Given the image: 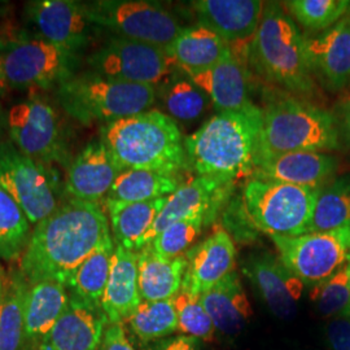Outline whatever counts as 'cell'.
<instances>
[{"label":"cell","mask_w":350,"mask_h":350,"mask_svg":"<svg viewBox=\"0 0 350 350\" xmlns=\"http://www.w3.org/2000/svg\"><path fill=\"white\" fill-rule=\"evenodd\" d=\"M109 239L111 225L100 204L72 199L36 226L20 271L29 286L43 280L66 286L75 270Z\"/></svg>","instance_id":"1"},{"label":"cell","mask_w":350,"mask_h":350,"mask_svg":"<svg viewBox=\"0 0 350 350\" xmlns=\"http://www.w3.org/2000/svg\"><path fill=\"white\" fill-rule=\"evenodd\" d=\"M262 109L221 112L185 139L187 163L198 175L228 180L252 176L260 147Z\"/></svg>","instance_id":"2"},{"label":"cell","mask_w":350,"mask_h":350,"mask_svg":"<svg viewBox=\"0 0 350 350\" xmlns=\"http://www.w3.org/2000/svg\"><path fill=\"white\" fill-rule=\"evenodd\" d=\"M101 140L122 172L138 169L178 174L188 166L179 126L156 109L107 124Z\"/></svg>","instance_id":"3"},{"label":"cell","mask_w":350,"mask_h":350,"mask_svg":"<svg viewBox=\"0 0 350 350\" xmlns=\"http://www.w3.org/2000/svg\"><path fill=\"white\" fill-rule=\"evenodd\" d=\"M250 55L258 72L270 82L300 95L313 91L305 38L282 5L276 3L263 5L261 23Z\"/></svg>","instance_id":"4"},{"label":"cell","mask_w":350,"mask_h":350,"mask_svg":"<svg viewBox=\"0 0 350 350\" xmlns=\"http://www.w3.org/2000/svg\"><path fill=\"white\" fill-rule=\"evenodd\" d=\"M64 109L82 124L114 121L146 112L156 100L152 85L131 83L88 72L72 75L59 88Z\"/></svg>","instance_id":"5"},{"label":"cell","mask_w":350,"mask_h":350,"mask_svg":"<svg viewBox=\"0 0 350 350\" xmlns=\"http://www.w3.org/2000/svg\"><path fill=\"white\" fill-rule=\"evenodd\" d=\"M338 146L335 120L325 111L293 98L273 101L262 109L257 159L301 150H335Z\"/></svg>","instance_id":"6"},{"label":"cell","mask_w":350,"mask_h":350,"mask_svg":"<svg viewBox=\"0 0 350 350\" xmlns=\"http://www.w3.org/2000/svg\"><path fill=\"white\" fill-rule=\"evenodd\" d=\"M321 189L250 178L244 185L243 201L257 231L293 238L309 234Z\"/></svg>","instance_id":"7"},{"label":"cell","mask_w":350,"mask_h":350,"mask_svg":"<svg viewBox=\"0 0 350 350\" xmlns=\"http://www.w3.org/2000/svg\"><path fill=\"white\" fill-rule=\"evenodd\" d=\"M91 24L108 29L116 37L169 50L182 26L160 4L143 0H99L82 3Z\"/></svg>","instance_id":"8"},{"label":"cell","mask_w":350,"mask_h":350,"mask_svg":"<svg viewBox=\"0 0 350 350\" xmlns=\"http://www.w3.org/2000/svg\"><path fill=\"white\" fill-rule=\"evenodd\" d=\"M5 82L17 88H47L75 75V55L42 38H0Z\"/></svg>","instance_id":"9"},{"label":"cell","mask_w":350,"mask_h":350,"mask_svg":"<svg viewBox=\"0 0 350 350\" xmlns=\"http://www.w3.org/2000/svg\"><path fill=\"white\" fill-rule=\"evenodd\" d=\"M280 261L304 284L314 286L334 275L350 260V226L301 237H270Z\"/></svg>","instance_id":"10"},{"label":"cell","mask_w":350,"mask_h":350,"mask_svg":"<svg viewBox=\"0 0 350 350\" xmlns=\"http://www.w3.org/2000/svg\"><path fill=\"white\" fill-rule=\"evenodd\" d=\"M88 63L92 73L152 86L172 75L176 68L169 50L118 37L109 39L94 52Z\"/></svg>","instance_id":"11"},{"label":"cell","mask_w":350,"mask_h":350,"mask_svg":"<svg viewBox=\"0 0 350 350\" xmlns=\"http://www.w3.org/2000/svg\"><path fill=\"white\" fill-rule=\"evenodd\" d=\"M0 188L21 206L33 225L37 226L57 208L40 163L8 143L0 146Z\"/></svg>","instance_id":"12"},{"label":"cell","mask_w":350,"mask_h":350,"mask_svg":"<svg viewBox=\"0 0 350 350\" xmlns=\"http://www.w3.org/2000/svg\"><path fill=\"white\" fill-rule=\"evenodd\" d=\"M234 186V180L218 176L198 175L172 193L156 217L148 232L140 239L137 250H140L154 240L167 226L189 217L205 214L212 222L221 205L227 200Z\"/></svg>","instance_id":"13"},{"label":"cell","mask_w":350,"mask_h":350,"mask_svg":"<svg viewBox=\"0 0 350 350\" xmlns=\"http://www.w3.org/2000/svg\"><path fill=\"white\" fill-rule=\"evenodd\" d=\"M8 126L17 150L34 161L62 159V127L55 109L47 103L30 100L14 105Z\"/></svg>","instance_id":"14"},{"label":"cell","mask_w":350,"mask_h":350,"mask_svg":"<svg viewBox=\"0 0 350 350\" xmlns=\"http://www.w3.org/2000/svg\"><path fill=\"white\" fill-rule=\"evenodd\" d=\"M191 4L201 25L222 38L230 50L241 60H247L250 46L261 23L262 1L199 0Z\"/></svg>","instance_id":"15"},{"label":"cell","mask_w":350,"mask_h":350,"mask_svg":"<svg viewBox=\"0 0 350 350\" xmlns=\"http://www.w3.org/2000/svg\"><path fill=\"white\" fill-rule=\"evenodd\" d=\"M26 12L42 39L59 50L75 55L85 49L92 25L82 3L70 0H37L27 3Z\"/></svg>","instance_id":"16"},{"label":"cell","mask_w":350,"mask_h":350,"mask_svg":"<svg viewBox=\"0 0 350 350\" xmlns=\"http://www.w3.org/2000/svg\"><path fill=\"white\" fill-rule=\"evenodd\" d=\"M243 270L278 319L292 321L296 317L305 284L280 258L270 253H257L250 256Z\"/></svg>","instance_id":"17"},{"label":"cell","mask_w":350,"mask_h":350,"mask_svg":"<svg viewBox=\"0 0 350 350\" xmlns=\"http://www.w3.org/2000/svg\"><path fill=\"white\" fill-rule=\"evenodd\" d=\"M109 321L101 306L69 293L68 305L39 350H99Z\"/></svg>","instance_id":"18"},{"label":"cell","mask_w":350,"mask_h":350,"mask_svg":"<svg viewBox=\"0 0 350 350\" xmlns=\"http://www.w3.org/2000/svg\"><path fill=\"white\" fill-rule=\"evenodd\" d=\"M335 170L334 157L323 152L301 150L258 157L250 178L321 189Z\"/></svg>","instance_id":"19"},{"label":"cell","mask_w":350,"mask_h":350,"mask_svg":"<svg viewBox=\"0 0 350 350\" xmlns=\"http://www.w3.org/2000/svg\"><path fill=\"white\" fill-rule=\"evenodd\" d=\"M186 258L187 271L182 288L200 297L234 271L237 248L231 235L217 228L209 238L188 250Z\"/></svg>","instance_id":"20"},{"label":"cell","mask_w":350,"mask_h":350,"mask_svg":"<svg viewBox=\"0 0 350 350\" xmlns=\"http://www.w3.org/2000/svg\"><path fill=\"white\" fill-rule=\"evenodd\" d=\"M312 75L334 91L350 83V13L315 38H305Z\"/></svg>","instance_id":"21"},{"label":"cell","mask_w":350,"mask_h":350,"mask_svg":"<svg viewBox=\"0 0 350 350\" xmlns=\"http://www.w3.org/2000/svg\"><path fill=\"white\" fill-rule=\"evenodd\" d=\"M121 172L103 140L92 142L70 163L66 192L75 200L99 202L108 196Z\"/></svg>","instance_id":"22"},{"label":"cell","mask_w":350,"mask_h":350,"mask_svg":"<svg viewBox=\"0 0 350 350\" xmlns=\"http://www.w3.org/2000/svg\"><path fill=\"white\" fill-rule=\"evenodd\" d=\"M188 79L205 92L219 113L241 111L253 104L248 95L245 60L231 50L215 65L200 73L188 75Z\"/></svg>","instance_id":"23"},{"label":"cell","mask_w":350,"mask_h":350,"mask_svg":"<svg viewBox=\"0 0 350 350\" xmlns=\"http://www.w3.org/2000/svg\"><path fill=\"white\" fill-rule=\"evenodd\" d=\"M142 302L139 292L138 253L116 245L101 309L109 323H124Z\"/></svg>","instance_id":"24"},{"label":"cell","mask_w":350,"mask_h":350,"mask_svg":"<svg viewBox=\"0 0 350 350\" xmlns=\"http://www.w3.org/2000/svg\"><path fill=\"white\" fill-rule=\"evenodd\" d=\"M200 301L215 331L226 338L238 336L250 323L252 306L237 271L201 295Z\"/></svg>","instance_id":"25"},{"label":"cell","mask_w":350,"mask_h":350,"mask_svg":"<svg viewBox=\"0 0 350 350\" xmlns=\"http://www.w3.org/2000/svg\"><path fill=\"white\" fill-rule=\"evenodd\" d=\"M69 301L68 288L60 282L43 280L31 284L25 302L27 350H39Z\"/></svg>","instance_id":"26"},{"label":"cell","mask_w":350,"mask_h":350,"mask_svg":"<svg viewBox=\"0 0 350 350\" xmlns=\"http://www.w3.org/2000/svg\"><path fill=\"white\" fill-rule=\"evenodd\" d=\"M187 258H163L147 245L138 250L139 292L142 301L172 300L183 287Z\"/></svg>","instance_id":"27"},{"label":"cell","mask_w":350,"mask_h":350,"mask_svg":"<svg viewBox=\"0 0 350 350\" xmlns=\"http://www.w3.org/2000/svg\"><path fill=\"white\" fill-rule=\"evenodd\" d=\"M228 51L230 47L222 38L201 24L183 27L169 47L176 68L187 75L209 69L222 60Z\"/></svg>","instance_id":"28"},{"label":"cell","mask_w":350,"mask_h":350,"mask_svg":"<svg viewBox=\"0 0 350 350\" xmlns=\"http://www.w3.org/2000/svg\"><path fill=\"white\" fill-rule=\"evenodd\" d=\"M167 198L143 202H122L105 200L109 225L117 244L126 250H137L140 239L153 225L159 213L163 211Z\"/></svg>","instance_id":"29"},{"label":"cell","mask_w":350,"mask_h":350,"mask_svg":"<svg viewBox=\"0 0 350 350\" xmlns=\"http://www.w3.org/2000/svg\"><path fill=\"white\" fill-rule=\"evenodd\" d=\"M182 185L176 174L129 169L117 176L107 199L122 202L156 200L170 196Z\"/></svg>","instance_id":"30"},{"label":"cell","mask_w":350,"mask_h":350,"mask_svg":"<svg viewBox=\"0 0 350 350\" xmlns=\"http://www.w3.org/2000/svg\"><path fill=\"white\" fill-rule=\"evenodd\" d=\"M29 288L21 271L8 276L7 291L0 304V350H27L25 302Z\"/></svg>","instance_id":"31"},{"label":"cell","mask_w":350,"mask_h":350,"mask_svg":"<svg viewBox=\"0 0 350 350\" xmlns=\"http://www.w3.org/2000/svg\"><path fill=\"white\" fill-rule=\"evenodd\" d=\"M114 248L116 245L113 244V239H109L94 254H91L68 280V292L91 305L101 306L103 295L109 278Z\"/></svg>","instance_id":"32"},{"label":"cell","mask_w":350,"mask_h":350,"mask_svg":"<svg viewBox=\"0 0 350 350\" xmlns=\"http://www.w3.org/2000/svg\"><path fill=\"white\" fill-rule=\"evenodd\" d=\"M350 226V180L342 178L321 189L309 234L328 232Z\"/></svg>","instance_id":"33"},{"label":"cell","mask_w":350,"mask_h":350,"mask_svg":"<svg viewBox=\"0 0 350 350\" xmlns=\"http://www.w3.org/2000/svg\"><path fill=\"white\" fill-rule=\"evenodd\" d=\"M125 322L142 341L166 338L178 331L174 301H142Z\"/></svg>","instance_id":"34"},{"label":"cell","mask_w":350,"mask_h":350,"mask_svg":"<svg viewBox=\"0 0 350 350\" xmlns=\"http://www.w3.org/2000/svg\"><path fill=\"white\" fill-rule=\"evenodd\" d=\"M30 237V222L25 213L0 188V258L12 261L23 256Z\"/></svg>","instance_id":"35"},{"label":"cell","mask_w":350,"mask_h":350,"mask_svg":"<svg viewBox=\"0 0 350 350\" xmlns=\"http://www.w3.org/2000/svg\"><path fill=\"white\" fill-rule=\"evenodd\" d=\"M284 7L291 16L310 31L328 30L345 17L350 10L348 0H291Z\"/></svg>","instance_id":"36"},{"label":"cell","mask_w":350,"mask_h":350,"mask_svg":"<svg viewBox=\"0 0 350 350\" xmlns=\"http://www.w3.org/2000/svg\"><path fill=\"white\" fill-rule=\"evenodd\" d=\"M209 224L205 214H198L186 219H180L167 226L150 243V248L163 258H176L186 256L201 231Z\"/></svg>","instance_id":"37"},{"label":"cell","mask_w":350,"mask_h":350,"mask_svg":"<svg viewBox=\"0 0 350 350\" xmlns=\"http://www.w3.org/2000/svg\"><path fill=\"white\" fill-rule=\"evenodd\" d=\"M310 300L325 318L348 314L350 305L349 265H344L334 275L312 286Z\"/></svg>","instance_id":"38"},{"label":"cell","mask_w":350,"mask_h":350,"mask_svg":"<svg viewBox=\"0 0 350 350\" xmlns=\"http://www.w3.org/2000/svg\"><path fill=\"white\" fill-rule=\"evenodd\" d=\"M173 301L179 332L196 340H213L217 331L209 314L201 304L200 297L193 296L187 289L182 288Z\"/></svg>","instance_id":"39"},{"label":"cell","mask_w":350,"mask_h":350,"mask_svg":"<svg viewBox=\"0 0 350 350\" xmlns=\"http://www.w3.org/2000/svg\"><path fill=\"white\" fill-rule=\"evenodd\" d=\"M206 95L189 79H178L165 88L163 105L173 120L195 121L206 108Z\"/></svg>","instance_id":"40"},{"label":"cell","mask_w":350,"mask_h":350,"mask_svg":"<svg viewBox=\"0 0 350 350\" xmlns=\"http://www.w3.org/2000/svg\"><path fill=\"white\" fill-rule=\"evenodd\" d=\"M327 341L332 350H350V315L341 314L327 325Z\"/></svg>","instance_id":"41"},{"label":"cell","mask_w":350,"mask_h":350,"mask_svg":"<svg viewBox=\"0 0 350 350\" xmlns=\"http://www.w3.org/2000/svg\"><path fill=\"white\" fill-rule=\"evenodd\" d=\"M100 350H135L126 338L124 323H109L101 341Z\"/></svg>","instance_id":"42"},{"label":"cell","mask_w":350,"mask_h":350,"mask_svg":"<svg viewBox=\"0 0 350 350\" xmlns=\"http://www.w3.org/2000/svg\"><path fill=\"white\" fill-rule=\"evenodd\" d=\"M157 350H201L199 341L189 336H176L163 341Z\"/></svg>","instance_id":"43"},{"label":"cell","mask_w":350,"mask_h":350,"mask_svg":"<svg viewBox=\"0 0 350 350\" xmlns=\"http://www.w3.org/2000/svg\"><path fill=\"white\" fill-rule=\"evenodd\" d=\"M7 284H8V276L5 274V270L3 269V266L0 265V304L4 299L5 291H7Z\"/></svg>","instance_id":"44"},{"label":"cell","mask_w":350,"mask_h":350,"mask_svg":"<svg viewBox=\"0 0 350 350\" xmlns=\"http://www.w3.org/2000/svg\"><path fill=\"white\" fill-rule=\"evenodd\" d=\"M345 133H347V138H348L350 143V105L348 107L347 116H345Z\"/></svg>","instance_id":"45"},{"label":"cell","mask_w":350,"mask_h":350,"mask_svg":"<svg viewBox=\"0 0 350 350\" xmlns=\"http://www.w3.org/2000/svg\"><path fill=\"white\" fill-rule=\"evenodd\" d=\"M4 83H5V75H4L3 63H1V59H0V91H1V88H4Z\"/></svg>","instance_id":"46"},{"label":"cell","mask_w":350,"mask_h":350,"mask_svg":"<svg viewBox=\"0 0 350 350\" xmlns=\"http://www.w3.org/2000/svg\"><path fill=\"white\" fill-rule=\"evenodd\" d=\"M348 265H349V270H350V260H349V262H348ZM348 314H349V315H350V305H349V310H348Z\"/></svg>","instance_id":"47"}]
</instances>
